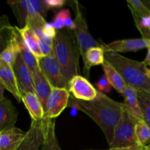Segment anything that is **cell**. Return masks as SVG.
Returning <instances> with one entry per match:
<instances>
[{
    "label": "cell",
    "mask_w": 150,
    "mask_h": 150,
    "mask_svg": "<svg viewBox=\"0 0 150 150\" xmlns=\"http://www.w3.org/2000/svg\"><path fill=\"white\" fill-rule=\"evenodd\" d=\"M64 28L66 29H68L70 30L73 31L75 29V23H74V20L71 18L70 16H67L66 18L65 21H64Z\"/></svg>",
    "instance_id": "obj_35"
},
{
    "label": "cell",
    "mask_w": 150,
    "mask_h": 150,
    "mask_svg": "<svg viewBox=\"0 0 150 150\" xmlns=\"http://www.w3.org/2000/svg\"><path fill=\"white\" fill-rule=\"evenodd\" d=\"M19 36H20V33H19L18 29L17 26H14L13 35H12L10 42L5 49L0 54V59L13 68L18 55L20 53L18 45Z\"/></svg>",
    "instance_id": "obj_19"
},
{
    "label": "cell",
    "mask_w": 150,
    "mask_h": 150,
    "mask_svg": "<svg viewBox=\"0 0 150 150\" xmlns=\"http://www.w3.org/2000/svg\"><path fill=\"white\" fill-rule=\"evenodd\" d=\"M46 130V119L32 120L26 136L16 150H40L44 143Z\"/></svg>",
    "instance_id": "obj_7"
},
{
    "label": "cell",
    "mask_w": 150,
    "mask_h": 150,
    "mask_svg": "<svg viewBox=\"0 0 150 150\" xmlns=\"http://www.w3.org/2000/svg\"><path fill=\"white\" fill-rule=\"evenodd\" d=\"M69 16H70V13L68 9H63L56 13L54 21H53V24H54L56 30L60 31L64 29V21H65L66 18Z\"/></svg>",
    "instance_id": "obj_29"
},
{
    "label": "cell",
    "mask_w": 150,
    "mask_h": 150,
    "mask_svg": "<svg viewBox=\"0 0 150 150\" xmlns=\"http://www.w3.org/2000/svg\"><path fill=\"white\" fill-rule=\"evenodd\" d=\"M104 62H105V50L102 45H100V46L89 48L86 53L84 61H83V72L86 79H89L91 67L93 66L102 65Z\"/></svg>",
    "instance_id": "obj_17"
},
{
    "label": "cell",
    "mask_w": 150,
    "mask_h": 150,
    "mask_svg": "<svg viewBox=\"0 0 150 150\" xmlns=\"http://www.w3.org/2000/svg\"><path fill=\"white\" fill-rule=\"evenodd\" d=\"M21 101L27 109L32 120H41L45 117V111L39 98L35 93L21 94Z\"/></svg>",
    "instance_id": "obj_16"
},
{
    "label": "cell",
    "mask_w": 150,
    "mask_h": 150,
    "mask_svg": "<svg viewBox=\"0 0 150 150\" xmlns=\"http://www.w3.org/2000/svg\"><path fill=\"white\" fill-rule=\"evenodd\" d=\"M148 68H149V70H150V64H149V66H148Z\"/></svg>",
    "instance_id": "obj_40"
},
{
    "label": "cell",
    "mask_w": 150,
    "mask_h": 150,
    "mask_svg": "<svg viewBox=\"0 0 150 150\" xmlns=\"http://www.w3.org/2000/svg\"><path fill=\"white\" fill-rule=\"evenodd\" d=\"M54 51L67 89L70 80L80 73L81 52L74 32L66 28L57 31L54 39Z\"/></svg>",
    "instance_id": "obj_2"
},
{
    "label": "cell",
    "mask_w": 150,
    "mask_h": 150,
    "mask_svg": "<svg viewBox=\"0 0 150 150\" xmlns=\"http://www.w3.org/2000/svg\"><path fill=\"white\" fill-rule=\"evenodd\" d=\"M13 70L16 75L21 94L28 93V92L35 93L32 73L24 62L20 53L18 55L16 62L13 66Z\"/></svg>",
    "instance_id": "obj_11"
},
{
    "label": "cell",
    "mask_w": 150,
    "mask_h": 150,
    "mask_svg": "<svg viewBox=\"0 0 150 150\" xmlns=\"http://www.w3.org/2000/svg\"><path fill=\"white\" fill-rule=\"evenodd\" d=\"M95 85H96V88L98 89V91L103 94H105V95L111 92V87H112L109 82H108V79L105 78V76L100 78Z\"/></svg>",
    "instance_id": "obj_31"
},
{
    "label": "cell",
    "mask_w": 150,
    "mask_h": 150,
    "mask_svg": "<svg viewBox=\"0 0 150 150\" xmlns=\"http://www.w3.org/2000/svg\"><path fill=\"white\" fill-rule=\"evenodd\" d=\"M69 4L75 12V29L73 30L79 45L81 56L84 61L86 53L89 48L100 46V43L97 42L90 34L88 28L87 22L83 13V8L78 1H68Z\"/></svg>",
    "instance_id": "obj_4"
},
{
    "label": "cell",
    "mask_w": 150,
    "mask_h": 150,
    "mask_svg": "<svg viewBox=\"0 0 150 150\" xmlns=\"http://www.w3.org/2000/svg\"><path fill=\"white\" fill-rule=\"evenodd\" d=\"M40 69L52 88H66L61 67L57 59L54 51L46 57L38 59Z\"/></svg>",
    "instance_id": "obj_6"
},
{
    "label": "cell",
    "mask_w": 150,
    "mask_h": 150,
    "mask_svg": "<svg viewBox=\"0 0 150 150\" xmlns=\"http://www.w3.org/2000/svg\"><path fill=\"white\" fill-rule=\"evenodd\" d=\"M105 76L108 79V82L115 90L119 93L122 94L125 88L127 86L125 81L122 78V75L117 70V69L111 65L109 62L105 59L103 64H102Z\"/></svg>",
    "instance_id": "obj_21"
},
{
    "label": "cell",
    "mask_w": 150,
    "mask_h": 150,
    "mask_svg": "<svg viewBox=\"0 0 150 150\" xmlns=\"http://www.w3.org/2000/svg\"><path fill=\"white\" fill-rule=\"evenodd\" d=\"M70 93L67 88H52L48 98L45 117L56 119L65 109L69 104Z\"/></svg>",
    "instance_id": "obj_8"
},
{
    "label": "cell",
    "mask_w": 150,
    "mask_h": 150,
    "mask_svg": "<svg viewBox=\"0 0 150 150\" xmlns=\"http://www.w3.org/2000/svg\"><path fill=\"white\" fill-rule=\"evenodd\" d=\"M121 95L124 97L125 99L124 101L121 103L123 109L127 111L138 121H144L138 100L137 91L134 88L127 84Z\"/></svg>",
    "instance_id": "obj_15"
},
{
    "label": "cell",
    "mask_w": 150,
    "mask_h": 150,
    "mask_svg": "<svg viewBox=\"0 0 150 150\" xmlns=\"http://www.w3.org/2000/svg\"><path fill=\"white\" fill-rule=\"evenodd\" d=\"M7 4L11 7L18 21L20 27L23 28L26 25L28 17V1L27 0L21 1H8Z\"/></svg>",
    "instance_id": "obj_24"
},
{
    "label": "cell",
    "mask_w": 150,
    "mask_h": 150,
    "mask_svg": "<svg viewBox=\"0 0 150 150\" xmlns=\"http://www.w3.org/2000/svg\"><path fill=\"white\" fill-rule=\"evenodd\" d=\"M57 31L54 28L53 23H46V24L44 26L43 29H42V34L43 36L46 37V38H51V39H54L57 35Z\"/></svg>",
    "instance_id": "obj_32"
},
{
    "label": "cell",
    "mask_w": 150,
    "mask_h": 150,
    "mask_svg": "<svg viewBox=\"0 0 150 150\" xmlns=\"http://www.w3.org/2000/svg\"><path fill=\"white\" fill-rule=\"evenodd\" d=\"M89 150H95V149H89Z\"/></svg>",
    "instance_id": "obj_41"
},
{
    "label": "cell",
    "mask_w": 150,
    "mask_h": 150,
    "mask_svg": "<svg viewBox=\"0 0 150 150\" xmlns=\"http://www.w3.org/2000/svg\"><path fill=\"white\" fill-rule=\"evenodd\" d=\"M32 76H33L35 94L38 95L40 100L42 103L44 111H45L47 100H48V97L51 94L52 87H51L48 81L46 79V78L42 73L40 69L32 73Z\"/></svg>",
    "instance_id": "obj_18"
},
{
    "label": "cell",
    "mask_w": 150,
    "mask_h": 150,
    "mask_svg": "<svg viewBox=\"0 0 150 150\" xmlns=\"http://www.w3.org/2000/svg\"><path fill=\"white\" fill-rule=\"evenodd\" d=\"M4 90H5V88H4V86L0 83V100L4 98Z\"/></svg>",
    "instance_id": "obj_37"
},
{
    "label": "cell",
    "mask_w": 150,
    "mask_h": 150,
    "mask_svg": "<svg viewBox=\"0 0 150 150\" xmlns=\"http://www.w3.org/2000/svg\"><path fill=\"white\" fill-rule=\"evenodd\" d=\"M0 83L13 95L18 102H21V94L18 86L13 68L0 59Z\"/></svg>",
    "instance_id": "obj_12"
},
{
    "label": "cell",
    "mask_w": 150,
    "mask_h": 150,
    "mask_svg": "<svg viewBox=\"0 0 150 150\" xmlns=\"http://www.w3.org/2000/svg\"><path fill=\"white\" fill-rule=\"evenodd\" d=\"M18 29L26 47L30 50L31 52L38 59L42 58L43 55L40 48L39 39L32 28L28 24H26L23 28L18 27Z\"/></svg>",
    "instance_id": "obj_20"
},
{
    "label": "cell",
    "mask_w": 150,
    "mask_h": 150,
    "mask_svg": "<svg viewBox=\"0 0 150 150\" xmlns=\"http://www.w3.org/2000/svg\"><path fill=\"white\" fill-rule=\"evenodd\" d=\"M138 120L124 110L121 119L116 126L110 148L125 147L139 144L136 136V125Z\"/></svg>",
    "instance_id": "obj_5"
},
{
    "label": "cell",
    "mask_w": 150,
    "mask_h": 150,
    "mask_svg": "<svg viewBox=\"0 0 150 150\" xmlns=\"http://www.w3.org/2000/svg\"><path fill=\"white\" fill-rule=\"evenodd\" d=\"M18 111L10 100L4 98L0 100V131L15 127L18 120Z\"/></svg>",
    "instance_id": "obj_14"
},
{
    "label": "cell",
    "mask_w": 150,
    "mask_h": 150,
    "mask_svg": "<svg viewBox=\"0 0 150 150\" xmlns=\"http://www.w3.org/2000/svg\"><path fill=\"white\" fill-rule=\"evenodd\" d=\"M20 33V32H19ZM18 45H19V51L20 54L23 58V61L26 63L27 67L31 70L32 73L38 71L40 70L39 64H38V59L36 58L35 55L30 51V50L26 47L22 39L21 36H19L18 38Z\"/></svg>",
    "instance_id": "obj_25"
},
{
    "label": "cell",
    "mask_w": 150,
    "mask_h": 150,
    "mask_svg": "<svg viewBox=\"0 0 150 150\" xmlns=\"http://www.w3.org/2000/svg\"><path fill=\"white\" fill-rule=\"evenodd\" d=\"M14 26H11L7 15L0 16V54L10 42Z\"/></svg>",
    "instance_id": "obj_23"
},
{
    "label": "cell",
    "mask_w": 150,
    "mask_h": 150,
    "mask_svg": "<svg viewBox=\"0 0 150 150\" xmlns=\"http://www.w3.org/2000/svg\"><path fill=\"white\" fill-rule=\"evenodd\" d=\"M26 134V131L16 127L0 131V150H16Z\"/></svg>",
    "instance_id": "obj_13"
},
{
    "label": "cell",
    "mask_w": 150,
    "mask_h": 150,
    "mask_svg": "<svg viewBox=\"0 0 150 150\" xmlns=\"http://www.w3.org/2000/svg\"><path fill=\"white\" fill-rule=\"evenodd\" d=\"M30 3L32 4V7L35 8V10L45 18V16L47 15V13H48V11L49 10L47 7L44 0H42V1H39V0H30Z\"/></svg>",
    "instance_id": "obj_30"
},
{
    "label": "cell",
    "mask_w": 150,
    "mask_h": 150,
    "mask_svg": "<svg viewBox=\"0 0 150 150\" xmlns=\"http://www.w3.org/2000/svg\"><path fill=\"white\" fill-rule=\"evenodd\" d=\"M45 118L46 119L45 137L40 150H62L56 133L55 119Z\"/></svg>",
    "instance_id": "obj_22"
},
{
    "label": "cell",
    "mask_w": 150,
    "mask_h": 150,
    "mask_svg": "<svg viewBox=\"0 0 150 150\" xmlns=\"http://www.w3.org/2000/svg\"><path fill=\"white\" fill-rule=\"evenodd\" d=\"M136 91L144 121L150 127V93L142 90Z\"/></svg>",
    "instance_id": "obj_27"
},
{
    "label": "cell",
    "mask_w": 150,
    "mask_h": 150,
    "mask_svg": "<svg viewBox=\"0 0 150 150\" xmlns=\"http://www.w3.org/2000/svg\"><path fill=\"white\" fill-rule=\"evenodd\" d=\"M136 136L138 144L141 146H146L150 143V127L144 121L137 122Z\"/></svg>",
    "instance_id": "obj_28"
},
{
    "label": "cell",
    "mask_w": 150,
    "mask_h": 150,
    "mask_svg": "<svg viewBox=\"0 0 150 150\" xmlns=\"http://www.w3.org/2000/svg\"><path fill=\"white\" fill-rule=\"evenodd\" d=\"M73 100V105L89 116L99 126L109 145L113 140L114 129L124 111L121 103L114 100L99 91L96 98L92 101L84 102L74 98Z\"/></svg>",
    "instance_id": "obj_1"
},
{
    "label": "cell",
    "mask_w": 150,
    "mask_h": 150,
    "mask_svg": "<svg viewBox=\"0 0 150 150\" xmlns=\"http://www.w3.org/2000/svg\"><path fill=\"white\" fill-rule=\"evenodd\" d=\"M105 59L122 75L126 83L136 90L150 93V79L148 77L147 67L143 62L127 58L121 54L105 51Z\"/></svg>",
    "instance_id": "obj_3"
},
{
    "label": "cell",
    "mask_w": 150,
    "mask_h": 150,
    "mask_svg": "<svg viewBox=\"0 0 150 150\" xmlns=\"http://www.w3.org/2000/svg\"><path fill=\"white\" fill-rule=\"evenodd\" d=\"M150 40L144 38H133V39H123L114 40L110 43L105 44L103 42H99L105 51H113V52L125 53L130 51H139V50L147 48L149 46Z\"/></svg>",
    "instance_id": "obj_10"
},
{
    "label": "cell",
    "mask_w": 150,
    "mask_h": 150,
    "mask_svg": "<svg viewBox=\"0 0 150 150\" xmlns=\"http://www.w3.org/2000/svg\"><path fill=\"white\" fill-rule=\"evenodd\" d=\"M67 89L74 99L84 102L95 100L98 92L89 79L81 75L74 76L70 80Z\"/></svg>",
    "instance_id": "obj_9"
},
{
    "label": "cell",
    "mask_w": 150,
    "mask_h": 150,
    "mask_svg": "<svg viewBox=\"0 0 150 150\" xmlns=\"http://www.w3.org/2000/svg\"><path fill=\"white\" fill-rule=\"evenodd\" d=\"M147 49H148L147 54H146L145 59L143 61L144 64L146 66V67H148V66H149L150 64V42H149V46H148Z\"/></svg>",
    "instance_id": "obj_36"
},
{
    "label": "cell",
    "mask_w": 150,
    "mask_h": 150,
    "mask_svg": "<svg viewBox=\"0 0 150 150\" xmlns=\"http://www.w3.org/2000/svg\"><path fill=\"white\" fill-rule=\"evenodd\" d=\"M48 10L55 8H61L67 2L64 0H44Z\"/></svg>",
    "instance_id": "obj_33"
},
{
    "label": "cell",
    "mask_w": 150,
    "mask_h": 150,
    "mask_svg": "<svg viewBox=\"0 0 150 150\" xmlns=\"http://www.w3.org/2000/svg\"><path fill=\"white\" fill-rule=\"evenodd\" d=\"M106 150H145V146H141L139 144H135L133 146H125V147H118V148H109Z\"/></svg>",
    "instance_id": "obj_34"
},
{
    "label": "cell",
    "mask_w": 150,
    "mask_h": 150,
    "mask_svg": "<svg viewBox=\"0 0 150 150\" xmlns=\"http://www.w3.org/2000/svg\"><path fill=\"white\" fill-rule=\"evenodd\" d=\"M127 3L135 22L143 18L144 17L150 16L149 8L144 1L139 0H128Z\"/></svg>",
    "instance_id": "obj_26"
},
{
    "label": "cell",
    "mask_w": 150,
    "mask_h": 150,
    "mask_svg": "<svg viewBox=\"0 0 150 150\" xmlns=\"http://www.w3.org/2000/svg\"><path fill=\"white\" fill-rule=\"evenodd\" d=\"M145 150H150V143L145 146Z\"/></svg>",
    "instance_id": "obj_38"
},
{
    "label": "cell",
    "mask_w": 150,
    "mask_h": 150,
    "mask_svg": "<svg viewBox=\"0 0 150 150\" xmlns=\"http://www.w3.org/2000/svg\"><path fill=\"white\" fill-rule=\"evenodd\" d=\"M146 72H147V75H148V77L149 78V79H150V70L149 68H148V67H147V70H146Z\"/></svg>",
    "instance_id": "obj_39"
}]
</instances>
